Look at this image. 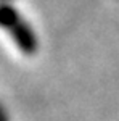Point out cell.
<instances>
[{"label": "cell", "mask_w": 119, "mask_h": 121, "mask_svg": "<svg viewBox=\"0 0 119 121\" xmlns=\"http://www.w3.org/2000/svg\"><path fill=\"white\" fill-rule=\"evenodd\" d=\"M2 26L5 31L10 32L15 44L18 45V48L24 55L31 56L37 52L39 42H37V36L34 29L21 16L18 10L10 3H5L2 8Z\"/></svg>", "instance_id": "cell-1"}]
</instances>
